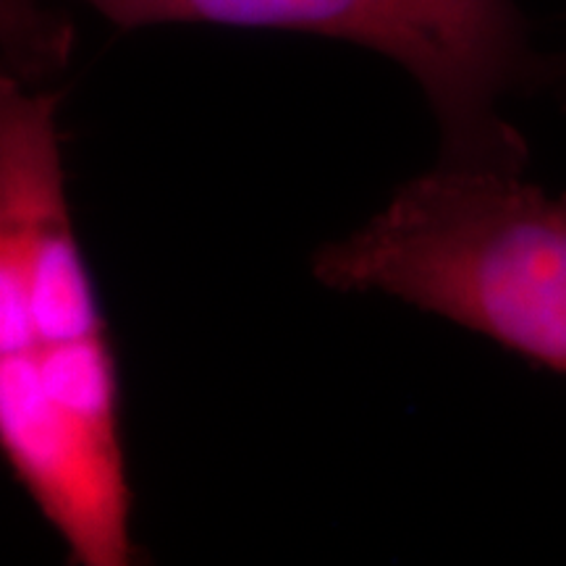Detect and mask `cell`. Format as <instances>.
<instances>
[{
    "mask_svg": "<svg viewBox=\"0 0 566 566\" xmlns=\"http://www.w3.org/2000/svg\"><path fill=\"white\" fill-rule=\"evenodd\" d=\"M315 279L380 292L566 375V192L438 163L363 229L325 244Z\"/></svg>",
    "mask_w": 566,
    "mask_h": 566,
    "instance_id": "6da1fadb",
    "label": "cell"
},
{
    "mask_svg": "<svg viewBox=\"0 0 566 566\" xmlns=\"http://www.w3.org/2000/svg\"><path fill=\"white\" fill-rule=\"evenodd\" d=\"M111 24H221L349 40L394 59L420 84L441 163L522 174L527 145L501 101L548 71L514 0H84Z\"/></svg>",
    "mask_w": 566,
    "mask_h": 566,
    "instance_id": "7a4b0ae2",
    "label": "cell"
},
{
    "mask_svg": "<svg viewBox=\"0 0 566 566\" xmlns=\"http://www.w3.org/2000/svg\"><path fill=\"white\" fill-rule=\"evenodd\" d=\"M558 76H562L564 84H566V59H564V63H562V71H558Z\"/></svg>",
    "mask_w": 566,
    "mask_h": 566,
    "instance_id": "3957f363",
    "label": "cell"
}]
</instances>
